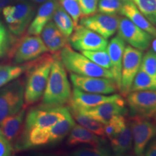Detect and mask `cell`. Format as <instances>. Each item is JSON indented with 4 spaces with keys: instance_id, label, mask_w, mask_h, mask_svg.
I'll list each match as a JSON object with an SVG mask.
<instances>
[{
    "instance_id": "1",
    "label": "cell",
    "mask_w": 156,
    "mask_h": 156,
    "mask_svg": "<svg viewBox=\"0 0 156 156\" xmlns=\"http://www.w3.org/2000/svg\"><path fill=\"white\" fill-rule=\"evenodd\" d=\"M54 55L41 106L48 108L65 106L70 102L72 89L67 73L57 53Z\"/></svg>"
},
{
    "instance_id": "2",
    "label": "cell",
    "mask_w": 156,
    "mask_h": 156,
    "mask_svg": "<svg viewBox=\"0 0 156 156\" xmlns=\"http://www.w3.org/2000/svg\"><path fill=\"white\" fill-rule=\"evenodd\" d=\"M54 58V55L44 54L31 61L25 82V106L34 104L42 98Z\"/></svg>"
},
{
    "instance_id": "3",
    "label": "cell",
    "mask_w": 156,
    "mask_h": 156,
    "mask_svg": "<svg viewBox=\"0 0 156 156\" xmlns=\"http://www.w3.org/2000/svg\"><path fill=\"white\" fill-rule=\"evenodd\" d=\"M58 55L64 68L70 73L87 77L114 79L110 70L97 65L82 53L74 50L69 44L58 51Z\"/></svg>"
},
{
    "instance_id": "4",
    "label": "cell",
    "mask_w": 156,
    "mask_h": 156,
    "mask_svg": "<svg viewBox=\"0 0 156 156\" xmlns=\"http://www.w3.org/2000/svg\"><path fill=\"white\" fill-rule=\"evenodd\" d=\"M36 7L28 0L9 5L2 12L7 28L15 36H21L27 30L36 14Z\"/></svg>"
},
{
    "instance_id": "5",
    "label": "cell",
    "mask_w": 156,
    "mask_h": 156,
    "mask_svg": "<svg viewBox=\"0 0 156 156\" xmlns=\"http://www.w3.org/2000/svg\"><path fill=\"white\" fill-rule=\"evenodd\" d=\"M25 82L17 78L0 87V122L25 106Z\"/></svg>"
},
{
    "instance_id": "6",
    "label": "cell",
    "mask_w": 156,
    "mask_h": 156,
    "mask_svg": "<svg viewBox=\"0 0 156 156\" xmlns=\"http://www.w3.org/2000/svg\"><path fill=\"white\" fill-rule=\"evenodd\" d=\"M12 51L15 64L33 61L48 51L40 36L28 34L15 43Z\"/></svg>"
},
{
    "instance_id": "7",
    "label": "cell",
    "mask_w": 156,
    "mask_h": 156,
    "mask_svg": "<svg viewBox=\"0 0 156 156\" xmlns=\"http://www.w3.org/2000/svg\"><path fill=\"white\" fill-rule=\"evenodd\" d=\"M133 139V150L136 155H143L149 142L156 136V124L147 118L135 115L128 122Z\"/></svg>"
},
{
    "instance_id": "8",
    "label": "cell",
    "mask_w": 156,
    "mask_h": 156,
    "mask_svg": "<svg viewBox=\"0 0 156 156\" xmlns=\"http://www.w3.org/2000/svg\"><path fill=\"white\" fill-rule=\"evenodd\" d=\"M68 44L73 49L82 52L83 51L106 50L108 42V39L78 24L68 38Z\"/></svg>"
},
{
    "instance_id": "9",
    "label": "cell",
    "mask_w": 156,
    "mask_h": 156,
    "mask_svg": "<svg viewBox=\"0 0 156 156\" xmlns=\"http://www.w3.org/2000/svg\"><path fill=\"white\" fill-rule=\"evenodd\" d=\"M64 107L48 108L40 106L31 109L25 115L23 133L33 129H46L53 126L63 117Z\"/></svg>"
},
{
    "instance_id": "10",
    "label": "cell",
    "mask_w": 156,
    "mask_h": 156,
    "mask_svg": "<svg viewBox=\"0 0 156 156\" xmlns=\"http://www.w3.org/2000/svg\"><path fill=\"white\" fill-rule=\"evenodd\" d=\"M143 52L128 45L125 46L121 73L119 91L123 96L130 93L132 82L141 66Z\"/></svg>"
},
{
    "instance_id": "11",
    "label": "cell",
    "mask_w": 156,
    "mask_h": 156,
    "mask_svg": "<svg viewBox=\"0 0 156 156\" xmlns=\"http://www.w3.org/2000/svg\"><path fill=\"white\" fill-rule=\"evenodd\" d=\"M117 32L118 36L124 42L142 51L149 48L153 38L151 34L136 26L131 20L124 16L120 17Z\"/></svg>"
},
{
    "instance_id": "12",
    "label": "cell",
    "mask_w": 156,
    "mask_h": 156,
    "mask_svg": "<svg viewBox=\"0 0 156 156\" xmlns=\"http://www.w3.org/2000/svg\"><path fill=\"white\" fill-rule=\"evenodd\" d=\"M70 80L73 87H77L84 92L111 95L118 90L114 79L111 78L87 77L70 73Z\"/></svg>"
},
{
    "instance_id": "13",
    "label": "cell",
    "mask_w": 156,
    "mask_h": 156,
    "mask_svg": "<svg viewBox=\"0 0 156 156\" xmlns=\"http://www.w3.org/2000/svg\"><path fill=\"white\" fill-rule=\"evenodd\" d=\"M119 18L120 17L117 15H107L99 12L82 17L80 19L79 24L93 30L104 38L108 39L114 36L118 30Z\"/></svg>"
},
{
    "instance_id": "14",
    "label": "cell",
    "mask_w": 156,
    "mask_h": 156,
    "mask_svg": "<svg viewBox=\"0 0 156 156\" xmlns=\"http://www.w3.org/2000/svg\"><path fill=\"white\" fill-rule=\"evenodd\" d=\"M126 101L134 114L151 118L156 114V90L130 92Z\"/></svg>"
},
{
    "instance_id": "15",
    "label": "cell",
    "mask_w": 156,
    "mask_h": 156,
    "mask_svg": "<svg viewBox=\"0 0 156 156\" xmlns=\"http://www.w3.org/2000/svg\"><path fill=\"white\" fill-rule=\"evenodd\" d=\"M77 110L92 117L95 120L103 123V124H106L115 116H119V115L125 116L127 113L125 102L122 98L118 100L102 103L90 108L77 109Z\"/></svg>"
},
{
    "instance_id": "16",
    "label": "cell",
    "mask_w": 156,
    "mask_h": 156,
    "mask_svg": "<svg viewBox=\"0 0 156 156\" xmlns=\"http://www.w3.org/2000/svg\"><path fill=\"white\" fill-rule=\"evenodd\" d=\"M122 98L119 94L106 95L97 93L84 92L81 90L73 87L71 100L68 106L69 108L76 109H87L97 106L102 103L114 101Z\"/></svg>"
},
{
    "instance_id": "17",
    "label": "cell",
    "mask_w": 156,
    "mask_h": 156,
    "mask_svg": "<svg viewBox=\"0 0 156 156\" xmlns=\"http://www.w3.org/2000/svg\"><path fill=\"white\" fill-rule=\"evenodd\" d=\"M125 46L126 43L117 35L110 41L106 48L111 61L110 71L112 73L118 90H120L121 86V73Z\"/></svg>"
},
{
    "instance_id": "18",
    "label": "cell",
    "mask_w": 156,
    "mask_h": 156,
    "mask_svg": "<svg viewBox=\"0 0 156 156\" xmlns=\"http://www.w3.org/2000/svg\"><path fill=\"white\" fill-rule=\"evenodd\" d=\"M26 110L24 106L17 114L12 115L0 122L4 135L12 144L16 145L23 133Z\"/></svg>"
},
{
    "instance_id": "19",
    "label": "cell",
    "mask_w": 156,
    "mask_h": 156,
    "mask_svg": "<svg viewBox=\"0 0 156 156\" xmlns=\"http://www.w3.org/2000/svg\"><path fill=\"white\" fill-rule=\"evenodd\" d=\"M58 0H50L41 5L27 29V34L39 36L44 26L52 20L54 13L58 5Z\"/></svg>"
},
{
    "instance_id": "20",
    "label": "cell",
    "mask_w": 156,
    "mask_h": 156,
    "mask_svg": "<svg viewBox=\"0 0 156 156\" xmlns=\"http://www.w3.org/2000/svg\"><path fill=\"white\" fill-rule=\"evenodd\" d=\"M119 14L131 20L134 25L151 34L153 38L156 37V27L142 14L132 0L124 1Z\"/></svg>"
},
{
    "instance_id": "21",
    "label": "cell",
    "mask_w": 156,
    "mask_h": 156,
    "mask_svg": "<svg viewBox=\"0 0 156 156\" xmlns=\"http://www.w3.org/2000/svg\"><path fill=\"white\" fill-rule=\"evenodd\" d=\"M41 35V38L47 47L48 51L52 54L58 53L68 44V38L60 32L52 20L45 25Z\"/></svg>"
},
{
    "instance_id": "22",
    "label": "cell",
    "mask_w": 156,
    "mask_h": 156,
    "mask_svg": "<svg viewBox=\"0 0 156 156\" xmlns=\"http://www.w3.org/2000/svg\"><path fill=\"white\" fill-rule=\"evenodd\" d=\"M75 124V121L70 112L69 107L65 106L63 117L48 129L49 143L62 141L69 134Z\"/></svg>"
},
{
    "instance_id": "23",
    "label": "cell",
    "mask_w": 156,
    "mask_h": 156,
    "mask_svg": "<svg viewBox=\"0 0 156 156\" xmlns=\"http://www.w3.org/2000/svg\"><path fill=\"white\" fill-rule=\"evenodd\" d=\"M67 144L69 145H77L79 144H87L89 145H104L105 140L80 124H75L68 134Z\"/></svg>"
},
{
    "instance_id": "24",
    "label": "cell",
    "mask_w": 156,
    "mask_h": 156,
    "mask_svg": "<svg viewBox=\"0 0 156 156\" xmlns=\"http://www.w3.org/2000/svg\"><path fill=\"white\" fill-rule=\"evenodd\" d=\"M110 141L112 151L114 155H123L131 151L133 147V139L128 123Z\"/></svg>"
},
{
    "instance_id": "25",
    "label": "cell",
    "mask_w": 156,
    "mask_h": 156,
    "mask_svg": "<svg viewBox=\"0 0 156 156\" xmlns=\"http://www.w3.org/2000/svg\"><path fill=\"white\" fill-rule=\"evenodd\" d=\"M69 107V106H68ZM69 111L71 112L75 122L80 125L83 126L84 128L87 129V130L90 131L96 135L105 138L104 127L103 124L98 121L95 120L92 117L87 116V115L83 114L75 108H69Z\"/></svg>"
},
{
    "instance_id": "26",
    "label": "cell",
    "mask_w": 156,
    "mask_h": 156,
    "mask_svg": "<svg viewBox=\"0 0 156 156\" xmlns=\"http://www.w3.org/2000/svg\"><path fill=\"white\" fill-rule=\"evenodd\" d=\"M52 20L57 28L66 38H68L71 36L75 29V25L71 16L68 14L60 4H58L56 7Z\"/></svg>"
},
{
    "instance_id": "27",
    "label": "cell",
    "mask_w": 156,
    "mask_h": 156,
    "mask_svg": "<svg viewBox=\"0 0 156 156\" xmlns=\"http://www.w3.org/2000/svg\"><path fill=\"white\" fill-rule=\"evenodd\" d=\"M30 62L20 64H5L0 66V87L17 79L26 73L30 66Z\"/></svg>"
},
{
    "instance_id": "28",
    "label": "cell",
    "mask_w": 156,
    "mask_h": 156,
    "mask_svg": "<svg viewBox=\"0 0 156 156\" xmlns=\"http://www.w3.org/2000/svg\"><path fill=\"white\" fill-rule=\"evenodd\" d=\"M156 90V79L140 69L132 82L130 92Z\"/></svg>"
},
{
    "instance_id": "29",
    "label": "cell",
    "mask_w": 156,
    "mask_h": 156,
    "mask_svg": "<svg viewBox=\"0 0 156 156\" xmlns=\"http://www.w3.org/2000/svg\"><path fill=\"white\" fill-rule=\"evenodd\" d=\"M138 9L156 27V0H132Z\"/></svg>"
},
{
    "instance_id": "30",
    "label": "cell",
    "mask_w": 156,
    "mask_h": 156,
    "mask_svg": "<svg viewBox=\"0 0 156 156\" xmlns=\"http://www.w3.org/2000/svg\"><path fill=\"white\" fill-rule=\"evenodd\" d=\"M126 124L127 122L124 115H119L114 117L112 120L103 124L105 136L109 140L112 139L126 125Z\"/></svg>"
},
{
    "instance_id": "31",
    "label": "cell",
    "mask_w": 156,
    "mask_h": 156,
    "mask_svg": "<svg viewBox=\"0 0 156 156\" xmlns=\"http://www.w3.org/2000/svg\"><path fill=\"white\" fill-rule=\"evenodd\" d=\"M82 54L90 59L97 65L104 68V69H111V61L108 54L106 50L98 51H83Z\"/></svg>"
},
{
    "instance_id": "32",
    "label": "cell",
    "mask_w": 156,
    "mask_h": 156,
    "mask_svg": "<svg viewBox=\"0 0 156 156\" xmlns=\"http://www.w3.org/2000/svg\"><path fill=\"white\" fill-rule=\"evenodd\" d=\"M75 156H108L112 155V152L108 147L103 145H90L88 147H83L75 150L72 153Z\"/></svg>"
},
{
    "instance_id": "33",
    "label": "cell",
    "mask_w": 156,
    "mask_h": 156,
    "mask_svg": "<svg viewBox=\"0 0 156 156\" xmlns=\"http://www.w3.org/2000/svg\"><path fill=\"white\" fill-rule=\"evenodd\" d=\"M125 0H98V11L107 15L119 14Z\"/></svg>"
},
{
    "instance_id": "34",
    "label": "cell",
    "mask_w": 156,
    "mask_h": 156,
    "mask_svg": "<svg viewBox=\"0 0 156 156\" xmlns=\"http://www.w3.org/2000/svg\"><path fill=\"white\" fill-rule=\"evenodd\" d=\"M140 69L145 71L151 77L155 78L156 75V52L153 50H147L142 56Z\"/></svg>"
},
{
    "instance_id": "35",
    "label": "cell",
    "mask_w": 156,
    "mask_h": 156,
    "mask_svg": "<svg viewBox=\"0 0 156 156\" xmlns=\"http://www.w3.org/2000/svg\"><path fill=\"white\" fill-rule=\"evenodd\" d=\"M62 7L73 18L75 26L79 23L82 17V13L80 8L78 0H58Z\"/></svg>"
},
{
    "instance_id": "36",
    "label": "cell",
    "mask_w": 156,
    "mask_h": 156,
    "mask_svg": "<svg viewBox=\"0 0 156 156\" xmlns=\"http://www.w3.org/2000/svg\"><path fill=\"white\" fill-rule=\"evenodd\" d=\"M12 35V34L9 32L7 27L0 19V46L7 52V54L10 52L12 45L14 46L16 43Z\"/></svg>"
},
{
    "instance_id": "37",
    "label": "cell",
    "mask_w": 156,
    "mask_h": 156,
    "mask_svg": "<svg viewBox=\"0 0 156 156\" xmlns=\"http://www.w3.org/2000/svg\"><path fill=\"white\" fill-rule=\"evenodd\" d=\"M82 17L89 16L97 12L98 0H78Z\"/></svg>"
},
{
    "instance_id": "38",
    "label": "cell",
    "mask_w": 156,
    "mask_h": 156,
    "mask_svg": "<svg viewBox=\"0 0 156 156\" xmlns=\"http://www.w3.org/2000/svg\"><path fill=\"white\" fill-rule=\"evenodd\" d=\"M15 147L6 138L4 134H0V156H10L14 153Z\"/></svg>"
},
{
    "instance_id": "39",
    "label": "cell",
    "mask_w": 156,
    "mask_h": 156,
    "mask_svg": "<svg viewBox=\"0 0 156 156\" xmlns=\"http://www.w3.org/2000/svg\"><path fill=\"white\" fill-rule=\"evenodd\" d=\"M147 149H145L143 155L146 156H156V140L147 146Z\"/></svg>"
},
{
    "instance_id": "40",
    "label": "cell",
    "mask_w": 156,
    "mask_h": 156,
    "mask_svg": "<svg viewBox=\"0 0 156 156\" xmlns=\"http://www.w3.org/2000/svg\"><path fill=\"white\" fill-rule=\"evenodd\" d=\"M12 0H0V13L3 10V9L7 5H10Z\"/></svg>"
},
{
    "instance_id": "41",
    "label": "cell",
    "mask_w": 156,
    "mask_h": 156,
    "mask_svg": "<svg viewBox=\"0 0 156 156\" xmlns=\"http://www.w3.org/2000/svg\"><path fill=\"white\" fill-rule=\"evenodd\" d=\"M30 2L33 4H37V5H42L46 2L50 1V0H28Z\"/></svg>"
},
{
    "instance_id": "42",
    "label": "cell",
    "mask_w": 156,
    "mask_h": 156,
    "mask_svg": "<svg viewBox=\"0 0 156 156\" xmlns=\"http://www.w3.org/2000/svg\"><path fill=\"white\" fill-rule=\"evenodd\" d=\"M151 45H152V50H153L154 51L156 52V37H155L154 39L153 38Z\"/></svg>"
},
{
    "instance_id": "43",
    "label": "cell",
    "mask_w": 156,
    "mask_h": 156,
    "mask_svg": "<svg viewBox=\"0 0 156 156\" xmlns=\"http://www.w3.org/2000/svg\"><path fill=\"white\" fill-rule=\"evenodd\" d=\"M6 54H7V52H6L3 49V48L0 46V57H1V56L6 55Z\"/></svg>"
},
{
    "instance_id": "44",
    "label": "cell",
    "mask_w": 156,
    "mask_h": 156,
    "mask_svg": "<svg viewBox=\"0 0 156 156\" xmlns=\"http://www.w3.org/2000/svg\"><path fill=\"white\" fill-rule=\"evenodd\" d=\"M154 119H155V121L156 122V114L154 115Z\"/></svg>"
},
{
    "instance_id": "45",
    "label": "cell",
    "mask_w": 156,
    "mask_h": 156,
    "mask_svg": "<svg viewBox=\"0 0 156 156\" xmlns=\"http://www.w3.org/2000/svg\"><path fill=\"white\" fill-rule=\"evenodd\" d=\"M3 134V132H2V131L1 127H0V134Z\"/></svg>"
},
{
    "instance_id": "46",
    "label": "cell",
    "mask_w": 156,
    "mask_h": 156,
    "mask_svg": "<svg viewBox=\"0 0 156 156\" xmlns=\"http://www.w3.org/2000/svg\"><path fill=\"white\" fill-rule=\"evenodd\" d=\"M155 79H156V75H155Z\"/></svg>"
}]
</instances>
